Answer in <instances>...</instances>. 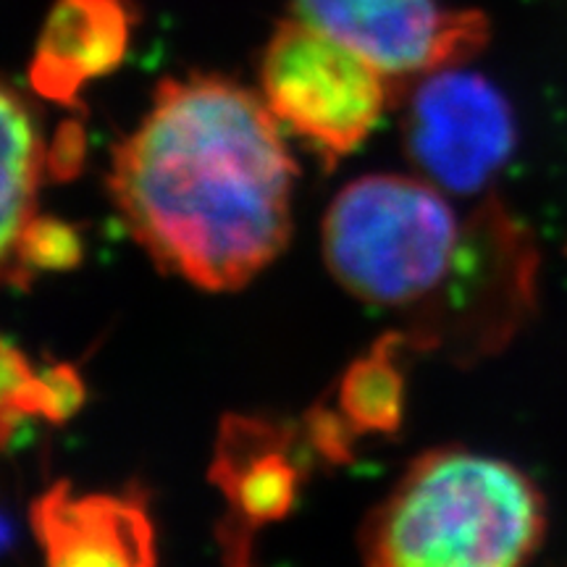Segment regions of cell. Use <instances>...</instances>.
<instances>
[{"label":"cell","mask_w":567,"mask_h":567,"mask_svg":"<svg viewBox=\"0 0 567 567\" xmlns=\"http://www.w3.org/2000/svg\"><path fill=\"white\" fill-rule=\"evenodd\" d=\"M297 163L258 92L213 74L166 80L113 151L111 200L161 271L231 292L284 252Z\"/></svg>","instance_id":"1"},{"label":"cell","mask_w":567,"mask_h":567,"mask_svg":"<svg viewBox=\"0 0 567 567\" xmlns=\"http://www.w3.org/2000/svg\"><path fill=\"white\" fill-rule=\"evenodd\" d=\"M547 502L520 467L463 446L413 460L360 528L365 567H528Z\"/></svg>","instance_id":"2"},{"label":"cell","mask_w":567,"mask_h":567,"mask_svg":"<svg viewBox=\"0 0 567 567\" xmlns=\"http://www.w3.org/2000/svg\"><path fill=\"white\" fill-rule=\"evenodd\" d=\"M471 243L473 213L460 216L446 193L423 176H360L323 218V258L339 287L392 310L402 326L444 295Z\"/></svg>","instance_id":"3"},{"label":"cell","mask_w":567,"mask_h":567,"mask_svg":"<svg viewBox=\"0 0 567 567\" xmlns=\"http://www.w3.org/2000/svg\"><path fill=\"white\" fill-rule=\"evenodd\" d=\"M394 95L384 71L302 19L281 21L260 59V97L326 166L363 145Z\"/></svg>","instance_id":"4"},{"label":"cell","mask_w":567,"mask_h":567,"mask_svg":"<svg viewBox=\"0 0 567 567\" xmlns=\"http://www.w3.org/2000/svg\"><path fill=\"white\" fill-rule=\"evenodd\" d=\"M408 84L402 142L417 174L446 195L492 187L517 147L515 113L502 90L460 66Z\"/></svg>","instance_id":"5"},{"label":"cell","mask_w":567,"mask_h":567,"mask_svg":"<svg viewBox=\"0 0 567 567\" xmlns=\"http://www.w3.org/2000/svg\"><path fill=\"white\" fill-rule=\"evenodd\" d=\"M292 9L297 19L344 42L392 82L405 84L460 66L488 40L484 13L457 9L450 0H292Z\"/></svg>","instance_id":"6"},{"label":"cell","mask_w":567,"mask_h":567,"mask_svg":"<svg viewBox=\"0 0 567 567\" xmlns=\"http://www.w3.org/2000/svg\"><path fill=\"white\" fill-rule=\"evenodd\" d=\"M45 567H158L155 528L137 494L76 496L66 481L32 507Z\"/></svg>","instance_id":"7"},{"label":"cell","mask_w":567,"mask_h":567,"mask_svg":"<svg viewBox=\"0 0 567 567\" xmlns=\"http://www.w3.org/2000/svg\"><path fill=\"white\" fill-rule=\"evenodd\" d=\"M295 439L289 425L226 417L210 460V481L229 507L218 528L255 536V530L292 513L305 481Z\"/></svg>","instance_id":"8"},{"label":"cell","mask_w":567,"mask_h":567,"mask_svg":"<svg viewBox=\"0 0 567 567\" xmlns=\"http://www.w3.org/2000/svg\"><path fill=\"white\" fill-rule=\"evenodd\" d=\"M134 24L130 0H55L32 59V87L48 101L76 105L90 82L122 66Z\"/></svg>","instance_id":"9"},{"label":"cell","mask_w":567,"mask_h":567,"mask_svg":"<svg viewBox=\"0 0 567 567\" xmlns=\"http://www.w3.org/2000/svg\"><path fill=\"white\" fill-rule=\"evenodd\" d=\"M48 145L30 105L0 82V284L27 281L21 243L38 216Z\"/></svg>","instance_id":"10"},{"label":"cell","mask_w":567,"mask_h":567,"mask_svg":"<svg viewBox=\"0 0 567 567\" xmlns=\"http://www.w3.org/2000/svg\"><path fill=\"white\" fill-rule=\"evenodd\" d=\"M400 331L381 337L379 342L347 368L337 386V402L331 408L347 439L400 431L405 417V373L400 352L405 350Z\"/></svg>","instance_id":"11"},{"label":"cell","mask_w":567,"mask_h":567,"mask_svg":"<svg viewBox=\"0 0 567 567\" xmlns=\"http://www.w3.org/2000/svg\"><path fill=\"white\" fill-rule=\"evenodd\" d=\"M82 375L71 365L32 371L30 360L0 339V442L30 415L61 423L82 408Z\"/></svg>","instance_id":"12"},{"label":"cell","mask_w":567,"mask_h":567,"mask_svg":"<svg viewBox=\"0 0 567 567\" xmlns=\"http://www.w3.org/2000/svg\"><path fill=\"white\" fill-rule=\"evenodd\" d=\"M84 239L74 226L53 216H34L21 243V266L32 274H61L82 264Z\"/></svg>","instance_id":"13"},{"label":"cell","mask_w":567,"mask_h":567,"mask_svg":"<svg viewBox=\"0 0 567 567\" xmlns=\"http://www.w3.org/2000/svg\"><path fill=\"white\" fill-rule=\"evenodd\" d=\"M84 130L76 124H66L59 132V137L51 147H48V174L53 179H71L76 172H80L82 161H84Z\"/></svg>","instance_id":"14"},{"label":"cell","mask_w":567,"mask_h":567,"mask_svg":"<svg viewBox=\"0 0 567 567\" xmlns=\"http://www.w3.org/2000/svg\"><path fill=\"white\" fill-rule=\"evenodd\" d=\"M224 549V567H258L252 559V534L218 528Z\"/></svg>","instance_id":"15"}]
</instances>
